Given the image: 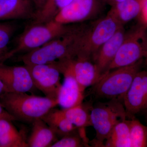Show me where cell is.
Returning <instances> with one entry per match:
<instances>
[{"label":"cell","instance_id":"obj_24","mask_svg":"<svg viewBox=\"0 0 147 147\" xmlns=\"http://www.w3.org/2000/svg\"><path fill=\"white\" fill-rule=\"evenodd\" d=\"M15 24L10 22L0 23V52L7 53L11 38L16 30Z\"/></svg>","mask_w":147,"mask_h":147},{"label":"cell","instance_id":"obj_21","mask_svg":"<svg viewBox=\"0 0 147 147\" xmlns=\"http://www.w3.org/2000/svg\"><path fill=\"white\" fill-rule=\"evenodd\" d=\"M64 115L77 128L85 129L91 126L90 113L83 103L67 109H61Z\"/></svg>","mask_w":147,"mask_h":147},{"label":"cell","instance_id":"obj_10","mask_svg":"<svg viewBox=\"0 0 147 147\" xmlns=\"http://www.w3.org/2000/svg\"><path fill=\"white\" fill-rule=\"evenodd\" d=\"M55 63L64 78L57 98L58 105L67 109L83 103L85 90L75 79L65 60L57 61Z\"/></svg>","mask_w":147,"mask_h":147},{"label":"cell","instance_id":"obj_20","mask_svg":"<svg viewBox=\"0 0 147 147\" xmlns=\"http://www.w3.org/2000/svg\"><path fill=\"white\" fill-rule=\"evenodd\" d=\"M72 1V0H48L43 7L36 12L32 24H41L54 20L59 12Z\"/></svg>","mask_w":147,"mask_h":147},{"label":"cell","instance_id":"obj_31","mask_svg":"<svg viewBox=\"0 0 147 147\" xmlns=\"http://www.w3.org/2000/svg\"><path fill=\"white\" fill-rule=\"evenodd\" d=\"M143 112L144 113L145 117L146 120L147 121V107L143 111Z\"/></svg>","mask_w":147,"mask_h":147},{"label":"cell","instance_id":"obj_29","mask_svg":"<svg viewBox=\"0 0 147 147\" xmlns=\"http://www.w3.org/2000/svg\"><path fill=\"white\" fill-rule=\"evenodd\" d=\"M8 92H9L8 89L6 87L4 84L0 80V96Z\"/></svg>","mask_w":147,"mask_h":147},{"label":"cell","instance_id":"obj_14","mask_svg":"<svg viewBox=\"0 0 147 147\" xmlns=\"http://www.w3.org/2000/svg\"><path fill=\"white\" fill-rule=\"evenodd\" d=\"M36 12L32 0H0V21L33 20Z\"/></svg>","mask_w":147,"mask_h":147},{"label":"cell","instance_id":"obj_16","mask_svg":"<svg viewBox=\"0 0 147 147\" xmlns=\"http://www.w3.org/2000/svg\"><path fill=\"white\" fill-rule=\"evenodd\" d=\"M12 122L0 119V147H29L24 131H18Z\"/></svg>","mask_w":147,"mask_h":147},{"label":"cell","instance_id":"obj_19","mask_svg":"<svg viewBox=\"0 0 147 147\" xmlns=\"http://www.w3.org/2000/svg\"><path fill=\"white\" fill-rule=\"evenodd\" d=\"M104 147H131L128 120L123 119L116 124L105 141Z\"/></svg>","mask_w":147,"mask_h":147},{"label":"cell","instance_id":"obj_28","mask_svg":"<svg viewBox=\"0 0 147 147\" xmlns=\"http://www.w3.org/2000/svg\"><path fill=\"white\" fill-rule=\"evenodd\" d=\"M103 2L106 3L110 5L111 6H113L118 4L119 3L122 2L126 0H102Z\"/></svg>","mask_w":147,"mask_h":147},{"label":"cell","instance_id":"obj_7","mask_svg":"<svg viewBox=\"0 0 147 147\" xmlns=\"http://www.w3.org/2000/svg\"><path fill=\"white\" fill-rule=\"evenodd\" d=\"M144 27L126 33L120 47L108 69V71L131 65L143 59L146 54L142 42L145 35Z\"/></svg>","mask_w":147,"mask_h":147},{"label":"cell","instance_id":"obj_5","mask_svg":"<svg viewBox=\"0 0 147 147\" xmlns=\"http://www.w3.org/2000/svg\"><path fill=\"white\" fill-rule=\"evenodd\" d=\"M69 27L54 20L41 24H32L20 35L16 46L6 53V60L18 53H26L41 47L63 34Z\"/></svg>","mask_w":147,"mask_h":147},{"label":"cell","instance_id":"obj_26","mask_svg":"<svg viewBox=\"0 0 147 147\" xmlns=\"http://www.w3.org/2000/svg\"><path fill=\"white\" fill-rule=\"evenodd\" d=\"M47 1L48 0H32L36 12L39 11L43 7Z\"/></svg>","mask_w":147,"mask_h":147},{"label":"cell","instance_id":"obj_3","mask_svg":"<svg viewBox=\"0 0 147 147\" xmlns=\"http://www.w3.org/2000/svg\"><path fill=\"white\" fill-rule=\"evenodd\" d=\"M122 26L109 11L103 18L88 25L83 24L76 57L92 60L100 46Z\"/></svg>","mask_w":147,"mask_h":147},{"label":"cell","instance_id":"obj_1","mask_svg":"<svg viewBox=\"0 0 147 147\" xmlns=\"http://www.w3.org/2000/svg\"><path fill=\"white\" fill-rule=\"evenodd\" d=\"M82 24L69 26L63 34L41 47L25 53L20 61L25 65L47 64L76 58Z\"/></svg>","mask_w":147,"mask_h":147},{"label":"cell","instance_id":"obj_6","mask_svg":"<svg viewBox=\"0 0 147 147\" xmlns=\"http://www.w3.org/2000/svg\"><path fill=\"white\" fill-rule=\"evenodd\" d=\"M127 117L123 104L119 99H112L91 108L90 112L91 126L96 131V137L92 142L95 147H104V143L114 126Z\"/></svg>","mask_w":147,"mask_h":147},{"label":"cell","instance_id":"obj_12","mask_svg":"<svg viewBox=\"0 0 147 147\" xmlns=\"http://www.w3.org/2000/svg\"><path fill=\"white\" fill-rule=\"evenodd\" d=\"M126 33L124 26L120 27L93 56L92 61L101 76L108 71V67L123 42Z\"/></svg>","mask_w":147,"mask_h":147},{"label":"cell","instance_id":"obj_13","mask_svg":"<svg viewBox=\"0 0 147 147\" xmlns=\"http://www.w3.org/2000/svg\"><path fill=\"white\" fill-rule=\"evenodd\" d=\"M65 61L75 79L85 90L96 84L102 76L91 60L76 57Z\"/></svg>","mask_w":147,"mask_h":147},{"label":"cell","instance_id":"obj_27","mask_svg":"<svg viewBox=\"0 0 147 147\" xmlns=\"http://www.w3.org/2000/svg\"><path fill=\"white\" fill-rule=\"evenodd\" d=\"M140 16H141L143 22L146 25H147V1L142 9Z\"/></svg>","mask_w":147,"mask_h":147},{"label":"cell","instance_id":"obj_15","mask_svg":"<svg viewBox=\"0 0 147 147\" xmlns=\"http://www.w3.org/2000/svg\"><path fill=\"white\" fill-rule=\"evenodd\" d=\"M32 125L31 133L27 139L29 147H50L57 141L55 131L42 119L36 120Z\"/></svg>","mask_w":147,"mask_h":147},{"label":"cell","instance_id":"obj_22","mask_svg":"<svg viewBox=\"0 0 147 147\" xmlns=\"http://www.w3.org/2000/svg\"><path fill=\"white\" fill-rule=\"evenodd\" d=\"M89 143L85 129H78L62 137L50 147H90Z\"/></svg>","mask_w":147,"mask_h":147},{"label":"cell","instance_id":"obj_8","mask_svg":"<svg viewBox=\"0 0 147 147\" xmlns=\"http://www.w3.org/2000/svg\"><path fill=\"white\" fill-rule=\"evenodd\" d=\"M25 65L30 71L35 87L46 97L57 100L62 84L60 71L55 63Z\"/></svg>","mask_w":147,"mask_h":147},{"label":"cell","instance_id":"obj_4","mask_svg":"<svg viewBox=\"0 0 147 147\" xmlns=\"http://www.w3.org/2000/svg\"><path fill=\"white\" fill-rule=\"evenodd\" d=\"M142 63V59L131 65L106 72L92 86L93 93L98 98L123 100Z\"/></svg>","mask_w":147,"mask_h":147},{"label":"cell","instance_id":"obj_25","mask_svg":"<svg viewBox=\"0 0 147 147\" xmlns=\"http://www.w3.org/2000/svg\"><path fill=\"white\" fill-rule=\"evenodd\" d=\"M3 119L11 121H16L14 117L11 116L0 104V119Z\"/></svg>","mask_w":147,"mask_h":147},{"label":"cell","instance_id":"obj_23","mask_svg":"<svg viewBox=\"0 0 147 147\" xmlns=\"http://www.w3.org/2000/svg\"><path fill=\"white\" fill-rule=\"evenodd\" d=\"M128 123L131 147H147V126L134 119Z\"/></svg>","mask_w":147,"mask_h":147},{"label":"cell","instance_id":"obj_11","mask_svg":"<svg viewBox=\"0 0 147 147\" xmlns=\"http://www.w3.org/2000/svg\"><path fill=\"white\" fill-rule=\"evenodd\" d=\"M0 80L9 92H30L36 88L26 65L9 66L0 62Z\"/></svg>","mask_w":147,"mask_h":147},{"label":"cell","instance_id":"obj_2","mask_svg":"<svg viewBox=\"0 0 147 147\" xmlns=\"http://www.w3.org/2000/svg\"><path fill=\"white\" fill-rule=\"evenodd\" d=\"M0 104L16 121L32 124L57 106L58 103L57 99L46 96L8 92L0 96Z\"/></svg>","mask_w":147,"mask_h":147},{"label":"cell","instance_id":"obj_17","mask_svg":"<svg viewBox=\"0 0 147 147\" xmlns=\"http://www.w3.org/2000/svg\"><path fill=\"white\" fill-rule=\"evenodd\" d=\"M147 0H126L113 6L109 12L124 26L139 16Z\"/></svg>","mask_w":147,"mask_h":147},{"label":"cell","instance_id":"obj_30","mask_svg":"<svg viewBox=\"0 0 147 147\" xmlns=\"http://www.w3.org/2000/svg\"><path fill=\"white\" fill-rule=\"evenodd\" d=\"M6 53H3L0 52V62L4 63L5 61V56Z\"/></svg>","mask_w":147,"mask_h":147},{"label":"cell","instance_id":"obj_18","mask_svg":"<svg viewBox=\"0 0 147 147\" xmlns=\"http://www.w3.org/2000/svg\"><path fill=\"white\" fill-rule=\"evenodd\" d=\"M55 108L50 110L41 119L54 129L57 136L61 138L79 129L65 117L61 110Z\"/></svg>","mask_w":147,"mask_h":147},{"label":"cell","instance_id":"obj_9","mask_svg":"<svg viewBox=\"0 0 147 147\" xmlns=\"http://www.w3.org/2000/svg\"><path fill=\"white\" fill-rule=\"evenodd\" d=\"M102 0H72L54 20L63 25L81 23L95 18L103 7Z\"/></svg>","mask_w":147,"mask_h":147}]
</instances>
